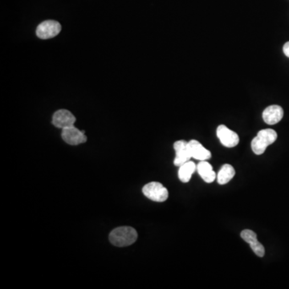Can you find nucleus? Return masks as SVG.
Returning a JSON list of instances; mask_svg holds the SVG:
<instances>
[{
    "label": "nucleus",
    "mask_w": 289,
    "mask_h": 289,
    "mask_svg": "<svg viewBox=\"0 0 289 289\" xmlns=\"http://www.w3.org/2000/svg\"><path fill=\"white\" fill-rule=\"evenodd\" d=\"M138 240V232L131 226H120L110 234V241L116 247H127Z\"/></svg>",
    "instance_id": "nucleus-1"
},
{
    "label": "nucleus",
    "mask_w": 289,
    "mask_h": 289,
    "mask_svg": "<svg viewBox=\"0 0 289 289\" xmlns=\"http://www.w3.org/2000/svg\"><path fill=\"white\" fill-rule=\"evenodd\" d=\"M277 139V133L272 128H265L259 131L252 141V151L257 155H261L270 144Z\"/></svg>",
    "instance_id": "nucleus-2"
},
{
    "label": "nucleus",
    "mask_w": 289,
    "mask_h": 289,
    "mask_svg": "<svg viewBox=\"0 0 289 289\" xmlns=\"http://www.w3.org/2000/svg\"><path fill=\"white\" fill-rule=\"evenodd\" d=\"M143 193L150 200L162 203L168 198L169 192L163 185L158 182H149L143 189Z\"/></svg>",
    "instance_id": "nucleus-3"
},
{
    "label": "nucleus",
    "mask_w": 289,
    "mask_h": 289,
    "mask_svg": "<svg viewBox=\"0 0 289 289\" xmlns=\"http://www.w3.org/2000/svg\"><path fill=\"white\" fill-rule=\"evenodd\" d=\"M61 25L55 20H46L38 26L36 35L42 40H48L54 38L61 32Z\"/></svg>",
    "instance_id": "nucleus-4"
},
{
    "label": "nucleus",
    "mask_w": 289,
    "mask_h": 289,
    "mask_svg": "<svg viewBox=\"0 0 289 289\" xmlns=\"http://www.w3.org/2000/svg\"><path fill=\"white\" fill-rule=\"evenodd\" d=\"M216 133L217 137L219 138L222 144L227 148L236 147L240 143V137L238 134L224 125L218 126Z\"/></svg>",
    "instance_id": "nucleus-5"
},
{
    "label": "nucleus",
    "mask_w": 289,
    "mask_h": 289,
    "mask_svg": "<svg viewBox=\"0 0 289 289\" xmlns=\"http://www.w3.org/2000/svg\"><path fill=\"white\" fill-rule=\"evenodd\" d=\"M62 138L66 143L71 145H77L86 143L87 137L84 131H80L74 126L62 129Z\"/></svg>",
    "instance_id": "nucleus-6"
},
{
    "label": "nucleus",
    "mask_w": 289,
    "mask_h": 289,
    "mask_svg": "<svg viewBox=\"0 0 289 289\" xmlns=\"http://www.w3.org/2000/svg\"><path fill=\"white\" fill-rule=\"evenodd\" d=\"M174 149L176 153L174 161L175 166H181L187 161H191L192 156L187 142L184 140L177 141L174 144Z\"/></svg>",
    "instance_id": "nucleus-7"
},
{
    "label": "nucleus",
    "mask_w": 289,
    "mask_h": 289,
    "mask_svg": "<svg viewBox=\"0 0 289 289\" xmlns=\"http://www.w3.org/2000/svg\"><path fill=\"white\" fill-rule=\"evenodd\" d=\"M75 122H76V117L68 110H58L54 113L52 117V124L56 127L61 129L74 126Z\"/></svg>",
    "instance_id": "nucleus-8"
},
{
    "label": "nucleus",
    "mask_w": 289,
    "mask_h": 289,
    "mask_svg": "<svg viewBox=\"0 0 289 289\" xmlns=\"http://www.w3.org/2000/svg\"><path fill=\"white\" fill-rule=\"evenodd\" d=\"M241 238L245 242L249 243L251 248L255 252V254L257 255V257H264V254H265L264 247L257 240V235L255 233L254 231L246 229V230H243L241 232Z\"/></svg>",
    "instance_id": "nucleus-9"
},
{
    "label": "nucleus",
    "mask_w": 289,
    "mask_h": 289,
    "mask_svg": "<svg viewBox=\"0 0 289 289\" xmlns=\"http://www.w3.org/2000/svg\"><path fill=\"white\" fill-rule=\"evenodd\" d=\"M263 119L268 125L279 123L284 117V110L280 105H273L266 108L263 112Z\"/></svg>",
    "instance_id": "nucleus-10"
},
{
    "label": "nucleus",
    "mask_w": 289,
    "mask_h": 289,
    "mask_svg": "<svg viewBox=\"0 0 289 289\" xmlns=\"http://www.w3.org/2000/svg\"><path fill=\"white\" fill-rule=\"evenodd\" d=\"M190 151L193 159L199 161H207L211 158V153L210 150L203 147V144L196 140H191L188 142Z\"/></svg>",
    "instance_id": "nucleus-11"
},
{
    "label": "nucleus",
    "mask_w": 289,
    "mask_h": 289,
    "mask_svg": "<svg viewBox=\"0 0 289 289\" xmlns=\"http://www.w3.org/2000/svg\"><path fill=\"white\" fill-rule=\"evenodd\" d=\"M197 171L201 177L208 183H211L216 178V174L213 170L212 166L207 161H201L197 165Z\"/></svg>",
    "instance_id": "nucleus-12"
},
{
    "label": "nucleus",
    "mask_w": 289,
    "mask_h": 289,
    "mask_svg": "<svg viewBox=\"0 0 289 289\" xmlns=\"http://www.w3.org/2000/svg\"><path fill=\"white\" fill-rule=\"evenodd\" d=\"M197 170V166L193 161H189L179 166L178 170V178L180 181L184 183L189 182L192 179V176L193 173Z\"/></svg>",
    "instance_id": "nucleus-13"
},
{
    "label": "nucleus",
    "mask_w": 289,
    "mask_h": 289,
    "mask_svg": "<svg viewBox=\"0 0 289 289\" xmlns=\"http://www.w3.org/2000/svg\"><path fill=\"white\" fill-rule=\"evenodd\" d=\"M236 175V170L233 166L230 164H225L222 166L217 175V181L220 185H225L228 183Z\"/></svg>",
    "instance_id": "nucleus-14"
},
{
    "label": "nucleus",
    "mask_w": 289,
    "mask_h": 289,
    "mask_svg": "<svg viewBox=\"0 0 289 289\" xmlns=\"http://www.w3.org/2000/svg\"><path fill=\"white\" fill-rule=\"evenodd\" d=\"M283 51H284L285 56L289 58V42L285 43L284 47H283Z\"/></svg>",
    "instance_id": "nucleus-15"
}]
</instances>
